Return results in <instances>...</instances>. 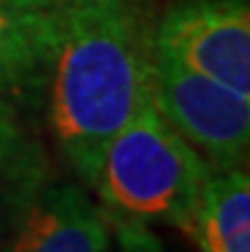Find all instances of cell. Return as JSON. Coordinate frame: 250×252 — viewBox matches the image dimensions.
<instances>
[{
  "label": "cell",
  "instance_id": "cell-2",
  "mask_svg": "<svg viewBox=\"0 0 250 252\" xmlns=\"http://www.w3.org/2000/svg\"><path fill=\"white\" fill-rule=\"evenodd\" d=\"M210 173L207 160L148 102L107 143L92 186L120 221H166L189 232Z\"/></svg>",
  "mask_w": 250,
  "mask_h": 252
},
{
  "label": "cell",
  "instance_id": "cell-3",
  "mask_svg": "<svg viewBox=\"0 0 250 252\" xmlns=\"http://www.w3.org/2000/svg\"><path fill=\"white\" fill-rule=\"evenodd\" d=\"M151 102L212 171L240 168L250 143V97L151 49Z\"/></svg>",
  "mask_w": 250,
  "mask_h": 252
},
{
  "label": "cell",
  "instance_id": "cell-8",
  "mask_svg": "<svg viewBox=\"0 0 250 252\" xmlns=\"http://www.w3.org/2000/svg\"><path fill=\"white\" fill-rule=\"evenodd\" d=\"M16 140H18V130L13 123V115L5 107V102L0 99V166H5V160L16 151Z\"/></svg>",
  "mask_w": 250,
  "mask_h": 252
},
{
  "label": "cell",
  "instance_id": "cell-5",
  "mask_svg": "<svg viewBox=\"0 0 250 252\" xmlns=\"http://www.w3.org/2000/svg\"><path fill=\"white\" fill-rule=\"evenodd\" d=\"M110 232L82 189L46 184L18 206L3 252H107Z\"/></svg>",
  "mask_w": 250,
  "mask_h": 252
},
{
  "label": "cell",
  "instance_id": "cell-6",
  "mask_svg": "<svg viewBox=\"0 0 250 252\" xmlns=\"http://www.w3.org/2000/svg\"><path fill=\"white\" fill-rule=\"evenodd\" d=\"M56 0H0V92H23L49 74Z\"/></svg>",
  "mask_w": 250,
  "mask_h": 252
},
{
  "label": "cell",
  "instance_id": "cell-7",
  "mask_svg": "<svg viewBox=\"0 0 250 252\" xmlns=\"http://www.w3.org/2000/svg\"><path fill=\"white\" fill-rule=\"evenodd\" d=\"M189 234L202 252H250V179L243 168L207 176Z\"/></svg>",
  "mask_w": 250,
  "mask_h": 252
},
{
  "label": "cell",
  "instance_id": "cell-4",
  "mask_svg": "<svg viewBox=\"0 0 250 252\" xmlns=\"http://www.w3.org/2000/svg\"><path fill=\"white\" fill-rule=\"evenodd\" d=\"M151 49L250 97V13L245 0H186L174 5Z\"/></svg>",
  "mask_w": 250,
  "mask_h": 252
},
{
  "label": "cell",
  "instance_id": "cell-1",
  "mask_svg": "<svg viewBox=\"0 0 250 252\" xmlns=\"http://www.w3.org/2000/svg\"><path fill=\"white\" fill-rule=\"evenodd\" d=\"M49 74L54 135L92 184L107 143L151 102V43L138 0H56Z\"/></svg>",
  "mask_w": 250,
  "mask_h": 252
}]
</instances>
